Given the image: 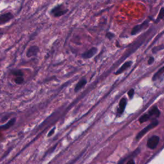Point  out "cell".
<instances>
[{
    "label": "cell",
    "mask_w": 164,
    "mask_h": 164,
    "mask_svg": "<svg viewBox=\"0 0 164 164\" xmlns=\"http://www.w3.org/2000/svg\"><path fill=\"white\" fill-rule=\"evenodd\" d=\"M159 121H158V120H156V119L154 120L153 122L150 123V124H149L148 126L145 127L143 129V130H142L138 134H137V135L136 136V139L139 140V139H141L142 137L144 135L147 133L148 131H150L151 130H152V129L154 128V127L157 126L159 125Z\"/></svg>",
    "instance_id": "1"
},
{
    "label": "cell",
    "mask_w": 164,
    "mask_h": 164,
    "mask_svg": "<svg viewBox=\"0 0 164 164\" xmlns=\"http://www.w3.org/2000/svg\"><path fill=\"white\" fill-rule=\"evenodd\" d=\"M149 20H146L145 21L142 23L141 24L134 26L132 29V30H131V34L132 35V36L138 34L139 32L142 31L143 30H144V29H146V28H148V26L149 25Z\"/></svg>",
    "instance_id": "2"
},
{
    "label": "cell",
    "mask_w": 164,
    "mask_h": 164,
    "mask_svg": "<svg viewBox=\"0 0 164 164\" xmlns=\"http://www.w3.org/2000/svg\"><path fill=\"white\" fill-rule=\"evenodd\" d=\"M67 12V9H64L62 5H58L52 9L51 13L55 17H58L63 16Z\"/></svg>",
    "instance_id": "3"
},
{
    "label": "cell",
    "mask_w": 164,
    "mask_h": 164,
    "mask_svg": "<svg viewBox=\"0 0 164 164\" xmlns=\"http://www.w3.org/2000/svg\"><path fill=\"white\" fill-rule=\"evenodd\" d=\"M160 142V137L157 135H153L148 140L147 146L151 149H154L157 147Z\"/></svg>",
    "instance_id": "4"
},
{
    "label": "cell",
    "mask_w": 164,
    "mask_h": 164,
    "mask_svg": "<svg viewBox=\"0 0 164 164\" xmlns=\"http://www.w3.org/2000/svg\"><path fill=\"white\" fill-rule=\"evenodd\" d=\"M40 51L39 47L37 45H33L29 47L27 51H26V57L28 58H31L35 56H37Z\"/></svg>",
    "instance_id": "5"
},
{
    "label": "cell",
    "mask_w": 164,
    "mask_h": 164,
    "mask_svg": "<svg viewBox=\"0 0 164 164\" xmlns=\"http://www.w3.org/2000/svg\"><path fill=\"white\" fill-rule=\"evenodd\" d=\"M97 52L98 48H96V47H92V48L89 49V50L81 54V57L83 58V59H90V58H91L94 56V55L97 53Z\"/></svg>",
    "instance_id": "6"
},
{
    "label": "cell",
    "mask_w": 164,
    "mask_h": 164,
    "mask_svg": "<svg viewBox=\"0 0 164 164\" xmlns=\"http://www.w3.org/2000/svg\"><path fill=\"white\" fill-rule=\"evenodd\" d=\"M14 18V15L11 12H7L0 15V25H5L10 21Z\"/></svg>",
    "instance_id": "7"
},
{
    "label": "cell",
    "mask_w": 164,
    "mask_h": 164,
    "mask_svg": "<svg viewBox=\"0 0 164 164\" xmlns=\"http://www.w3.org/2000/svg\"><path fill=\"white\" fill-rule=\"evenodd\" d=\"M87 83V80L86 79V78L85 77L81 78L80 80L78 81V83L76 84V85L74 87V92L76 93L78 92L86 85Z\"/></svg>",
    "instance_id": "8"
},
{
    "label": "cell",
    "mask_w": 164,
    "mask_h": 164,
    "mask_svg": "<svg viewBox=\"0 0 164 164\" xmlns=\"http://www.w3.org/2000/svg\"><path fill=\"white\" fill-rule=\"evenodd\" d=\"M126 104H127V99L125 98H122L121 100L119 101V108L118 109V115L119 116L121 115V114L124 112V110H125V108L126 106Z\"/></svg>",
    "instance_id": "9"
},
{
    "label": "cell",
    "mask_w": 164,
    "mask_h": 164,
    "mask_svg": "<svg viewBox=\"0 0 164 164\" xmlns=\"http://www.w3.org/2000/svg\"><path fill=\"white\" fill-rule=\"evenodd\" d=\"M16 122V118H13L10 119L6 124L0 126V130H7L15 124Z\"/></svg>",
    "instance_id": "10"
},
{
    "label": "cell",
    "mask_w": 164,
    "mask_h": 164,
    "mask_svg": "<svg viewBox=\"0 0 164 164\" xmlns=\"http://www.w3.org/2000/svg\"><path fill=\"white\" fill-rule=\"evenodd\" d=\"M132 61H128V62H126L125 63L123 64V65L120 67V68L115 72V75H118L121 74L124 71H125L126 70L128 69L129 67H130L131 65H132Z\"/></svg>",
    "instance_id": "11"
},
{
    "label": "cell",
    "mask_w": 164,
    "mask_h": 164,
    "mask_svg": "<svg viewBox=\"0 0 164 164\" xmlns=\"http://www.w3.org/2000/svg\"><path fill=\"white\" fill-rule=\"evenodd\" d=\"M148 113L149 114V115L150 116V118L154 117L155 118H157L160 116V112L159 111V110L158 109V108L156 107H153L149 110Z\"/></svg>",
    "instance_id": "12"
},
{
    "label": "cell",
    "mask_w": 164,
    "mask_h": 164,
    "mask_svg": "<svg viewBox=\"0 0 164 164\" xmlns=\"http://www.w3.org/2000/svg\"><path fill=\"white\" fill-rule=\"evenodd\" d=\"M10 74H12L14 77H23L24 73H23L22 70L19 69H13L10 71Z\"/></svg>",
    "instance_id": "13"
},
{
    "label": "cell",
    "mask_w": 164,
    "mask_h": 164,
    "mask_svg": "<svg viewBox=\"0 0 164 164\" xmlns=\"http://www.w3.org/2000/svg\"><path fill=\"white\" fill-rule=\"evenodd\" d=\"M163 74H164V66L162 67V68H160L159 71H158L155 74H154L153 77V80H156L157 79H159L161 76H162Z\"/></svg>",
    "instance_id": "14"
},
{
    "label": "cell",
    "mask_w": 164,
    "mask_h": 164,
    "mask_svg": "<svg viewBox=\"0 0 164 164\" xmlns=\"http://www.w3.org/2000/svg\"><path fill=\"white\" fill-rule=\"evenodd\" d=\"M163 19H164V8L162 7L160 8V10L159 12V16H158L156 20H155V23H159V21H160V20Z\"/></svg>",
    "instance_id": "15"
},
{
    "label": "cell",
    "mask_w": 164,
    "mask_h": 164,
    "mask_svg": "<svg viewBox=\"0 0 164 164\" xmlns=\"http://www.w3.org/2000/svg\"><path fill=\"white\" fill-rule=\"evenodd\" d=\"M140 149H139V148H137L135 151L133 153H132V154L131 155V156H128V157H126V158H125V159H122L121 160H120L119 162V163H124L125 162H126V160L129 157H130V156H131V157H134V156H137V154H138L139 153H140Z\"/></svg>",
    "instance_id": "16"
},
{
    "label": "cell",
    "mask_w": 164,
    "mask_h": 164,
    "mask_svg": "<svg viewBox=\"0 0 164 164\" xmlns=\"http://www.w3.org/2000/svg\"><path fill=\"white\" fill-rule=\"evenodd\" d=\"M150 116L149 115L148 113H146V114H144L141 117H140V119H139V122L140 123H143V122H145L146 121H148V120L150 119Z\"/></svg>",
    "instance_id": "17"
},
{
    "label": "cell",
    "mask_w": 164,
    "mask_h": 164,
    "mask_svg": "<svg viewBox=\"0 0 164 164\" xmlns=\"http://www.w3.org/2000/svg\"><path fill=\"white\" fill-rule=\"evenodd\" d=\"M14 82L17 85H22L23 84L25 81V79L23 78V77H17L14 78Z\"/></svg>",
    "instance_id": "18"
},
{
    "label": "cell",
    "mask_w": 164,
    "mask_h": 164,
    "mask_svg": "<svg viewBox=\"0 0 164 164\" xmlns=\"http://www.w3.org/2000/svg\"><path fill=\"white\" fill-rule=\"evenodd\" d=\"M56 126H55L54 128H53L51 130L49 131V133H48V135H47V137H51L53 135L54 133H55V131H56Z\"/></svg>",
    "instance_id": "19"
},
{
    "label": "cell",
    "mask_w": 164,
    "mask_h": 164,
    "mask_svg": "<svg viewBox=\"0 0 164 164\" xmlns=\"http://www.w3.org/2000/svg\"><path fill=\"white\" fill-rule=\"evenodd\" d=\"M128 95L129 97L130 98H132V97L134 95V89H131L130 90H129L128 92Z\"/></svg>",
    "instance_id": "20"
},
{
    "label": "cell",
    "mask_w": 164,
    "mask_h": 164,
    "mask_svg": "<svg viewBox=\"0 0 164 164\" xmlns=\"http://www.w3.org/2000/svg\"><path fill=\"white\" fill-rule=\"evenodd\" d=\"M106 36H107V37L108 38V39L111 40V39H113V38L114 37V34H113L112 33H111V32H108V33L106 35Z\"/></svg>",
    "instance_id": "21"
},
{
    "label": "cell",
    "mask_w": 164,
    "mask_h": 164,
    "mask_svg": "<svg viewBox=\"0 0 164 164\" xmlns=\"http://www.w3.org/2000/svg\"><path fill=\"white\" fill-rule=\"evenodd\" d=\"M154 60V59L153 57H150V58H149V60H148V64H149V65H151V64L153 63Z\"/></svg>",
    "instance_id": "22"
},
{
    "label": "cell",
    "mask_w": 164,
    "mask_h": 164,
    "mask_svg": "<svg viewBox=\"0 0 164 164\" xmlns=\"http://www.w3.org/2000/svg\"><path fill=\"white\" fill-rule=\"evenodd\" d=\"M127 163H128V164H130V163H132V164H134L135 163V162L133 161V159H131L130 161H128L127 162Z\"/></svg>",
    "instance_id": "23"
},
{
    "label": "cell",
    "mask_w": 164,
    "mask_h": 164,
    "mask_svg": "<svg viewBox=\"0 0 164 164\" xmlns=\"http://www.w3.org/2000/svg\"><path fill=\"white\" fill-rule=\"evenodd\" d=\"M3 35V33H2V32H0V37L2 36Z\"/></svg>",
    "instance_id": "24"
}]
</instances>
